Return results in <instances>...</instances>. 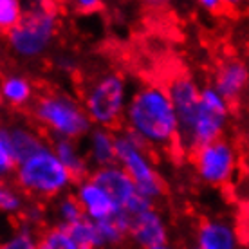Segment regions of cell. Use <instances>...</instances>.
Segmentation results:
<instances>
[{
  "mask_svg": "<svg viewBox=\"0 0 249 249\" xmlns=\"http://www.w3.org/2000/svg\"><path fill=\"white\" fill-rule=\"evenodd\" d=\"M69 233V237L74 240L78 249H101L103 242H101L100 231L94 220L87 218L85 215L69 226H60Z\"/></svg>",
  "mask_w": 249,
  "mask_h": 249,
  "instance_id": "cell-17",
  "label": "cell"
},
{
  "mask_svg": "<svg viewBox=\"0 0 249 249\" xmlns=\"http://www.w3.org/2000/svg\"><path fill=\"white\" fill-rule=\"evenodd\" d=\"M36 249H78L74 240L63 228H53L45 231L36 244Z\"/></svg>",
  "mask_w": 249,
  "mask_h": 249,
  "instance_id": "cell-20",
  "label": "cell"
},
{
  "mask_svg": "<svg viewBox=\"0 0 249 249\" xmlns=\"http://www.w3.org/2000/svg\"><path fill=\"white\" fill-rule=\"evenodd\" d=\"M166 94L177 118V139H181V143L186 146L188 136L192 132L193 121L199 110L200 90L192 78L181 74L170 81Z\"/></svg>",
  "mask_w": 249,
  "mask_h": 249,
  "instance_id": "cell-9",
  "label": "cell"
},
{
  "mask_svg": "<svg viewBox=\"0 0 249 249\" xmlns=\"http://www.w3.org/2000/svg\"><path fill=\"white\" fill-rule=\"evenodd\" d=\"M195 166L199 175L210 184L224 186L231 181L237 166V157L226 141H213L195 150Z\"/></svg>",
  "mask_w": 249,
  "mask_h": 249,
  "instance_id": "cell-8",
  "label": "cell"
},
{
  "mask_svg": "<svg viewBox=\"0 0 249 249\" xmlns=\"http://www.w3.org/2000/svg\"><path fill=\"white\" fill-rule=\"evenodd\" d=\"M90 157L100 166H114L116 162V150H114V136L105 128H96L90 134Z\"/></svg>",
  "mask_w": 249,
  "mask_h": 249,
  "instance_id": "cell-18",
  "label": "cell"
},
{
  "mask_svg": "<svg viewBox=\"0 0 249 249\" xmlns=\"http://www.w3.org/2000/svg\"><path fill=\"white\" fill-rule=\"evenodd\" d=\"M56 24V11L51 6L36 4L25 9L18 24L7 33L9 44L22 56H38L51 44Z\"/></svg>",
  "mask_w": 249,
  "mask_h": 249,
  "instance_id": "cell-5",
  "label": "cell"
},
{
  "mask_svg": "<svg viewBox=\"0 0 249 249\" xmlns=\"http://www.w3.org/2000/svg\"><path fill=\"white\" fill-rule=\"evenodd\" d=\"M144 146H146V143L143 139H139L130 130L114 137L116 161L128 174V177L136 186V192L152 200L161 197L164 192V184H162L159 174L150 164L148 157L144 156Z\"/></svg>",
  "mask_w": 249,
  "mask_h": 249,
  "instance_id": "cell-3",
  "label": "cell"
},
{
  "mask_svg": "<svg viewBox=\"0 0 249 249\" xmlns=\"http://www.w3.org/2000/svg\"><path fill=\"white\" fill-rule=\"evenodd\" d=\"M22 6L17 0H0V33H9L18 24L22 17Z\"/></svg>",
  "mask_w": 249,
  "mask_h": 249,
  "instance_id": "cell-21",
  "label": "cell"
},
{
  "mask_svg": "<svg viewBox=\"0 0 249 249\" xmlns=\"http://www.w3.org/2000/svg\"><path fill=\"white\" fill-rule=\"evenodd\" d=\"M17 166L15 157L9 148V141H7L6 130H0V175H6L13 172V168Z\"/></svg>",
  "mask_w": 249,
  "mask_h": 249,
  "instance_id": "cell-25",
  "label": "cell"
},
{
  "mask_svg": "<svg viewBox=\"0 0 249 249\" xmlns=\"http://www.w3.org/2000/svg\"><path fill=\"white\" fill-rule=\"evenodd\" d=\"M17 166L18 186L33 195L53 197L63 192L72 181L65 166L49 148L40 150Z\"/></svg>",
  "mask_w": 249,
  "mask_h": 249,
  "instance_id": "cell-4",
  "label": "cell"
},
{
  "mask_svg": "<svg viewBox=\"0 0 249 249\" xmlns=\"http://www.w3.org/2000/svg\"><path fill=\"white\" fill-rule=\"evenodd\" d=\"M76 7L80 11H96V7H100V4L96 0H80L76 2Z\"/></svg>",
  "mask_w": 249,
  "mask_h": 249,
  "instance_id": "cell-26",
  "label": "cell"
},
{
  "mask_svg": "<svg viewBox=\"0 0 249 249\" xmlns=\"http://www.w3.org/2000/svg\"><path fill=\"white\" fill-rule=\"evenodd\" d=\"M6 134H7V141H9V148H11V154L15 157L17 164H20L22 161L29 159L36 152L45 148L44 141L33 130H27V128H13V130L6 132Z\"/></svg>",
  "mask_w": 249,
  "mask_h": 249,
  "instance_id": "cell-16",
  "label": "cell"
},
{
  "mask_svg": "<svg viewBox=\"0 0 249 249\" xmlns=\"http://www.w3.org/2000/svg\"><path fill=\"white\" fill-rule=\"evenodd\" d=\"M237 235L231 226L218 220H208L199 228V249H235Z\"/></svg>",
  "mask_w": 249,
  "mask_h": 249,
  "instance_id": "cell-14",
  "label": "cell"
},
{
  "mask_svg": "<svg viewBox=\"0 0 249 249\" xmlns=\"http://www.w3.org/2000/svg\"><path fill=\"white\" fill-rule=\"evenodd\" d=\"M0 100H2V96H0Z\"/></svg>",
  "mask_w": 249,
  "mask_h": 249,
  "instance_id": "cell-30",
  "label": "cell"
},
{
  "mask_svg": "<svg viewBox=\"0 0 249 249\" xmlns=\"http://www.w3.org/2000/svg\"><path fill=\"white\" fill-rule=\"evenodd\" d=\"M58 215L62 218V226H69L83 217V210H81V206L78 204L76 197L67 195V197L62 199V202L58 204Z\"/></svg>",
  "mask_w": 249,
  "mask_h": 249,
  "instance_id": "cell-23",
  "label": "cell"
},
{
  "mask_svg": "<svg viewBox=\"0 0 249 249\" xmlns=\"http://www.w3.org/2000/svg\"><path fill=\"white\" fill-rule=\"evenodd\" d=\"M228 103L213 89L200 90L199 110L186 141L188 148L197 150L217 141L228 121Z\"/></svg>",
  "mask_w": 249,
  "mask_h": 249,
  "instance_id": "cell-7",
  "label": "cell"
},
{
  "mask_svg": "<svg viewBox=\"0 0 249 249\" xmlns=\"http://www.w3.org/2000/svg\"><path fill=\"white\" fill-rule=\"evenodd\" d=\"M200 4H202L204 7H210V9H213V7L218 6V2H215V0H202Z\"/></svg>",
  "mask_w": 249,
  "mask_h": 249,
  "instance_id": "cell-27",
  "label": "cell"
},
{
  "mask_svg": "<svg viewBox=\"0 0 249 249\" xmlns=\"http://www.w3.org/2000/svg\"><path fill=\"white\" fill-rule=\"evenodd\" d=\"M33 114L38 123L47 126L58 139L72 141L74 137L85 136L90 128V119L85 110L62 94L40 96L33 105Z\"/></svg>",
  "mask_w": 249,
  "mask_h": 249,
  "instance_id": "cell-2",
  "label": "cell"
},
{
  "mask_svg": "<svg viewBox=\"0 0 249 249\" xmlns=\"http://www.w3.org/2000/svg\"><path fill=\"white\" fill-rule=\"evenodd\" d=\"M148 249H170L168 246H156V248H148Z\"/></svg>",
  "mask_w": 249,
  "mask_h": 249,
  "instance_id": "cell-28",
  "label": "cell"
},
{
  "mask_svg": "<svg viewBox=\"0 0 249 249\" xmlns=\"http://www.w3.org/2000/svg\"><path fill=\"white\" fill-rule=\"evenodd\" d=\"M85 114L101 128L118 126L124 114V83L118 74H107L94 83L85 98Z\"/></svg>",
  "mask_w": 249,
  "mask_h": 249,
  "instance_id": "cell-6",
  "label": "cell"
},
{
  "mask_svg": "<svg viewBox=\"0 0 249 249\" xmlns=\"http://www.w3.org/2000/svg\"><path fill=\"white\" fill-rule=\"evenodd\" d=\"M76 200L81 206L83 215L90 218V220H94V222L107 220L108 217H112L114 212H116V208L108 200V197L90 181H81Z\"/></svg>",
  "mask_w": 249,
  "mask_h": 249,
  "instance_id": "cell-13",
  "label": "cell"
},
{
  "mask_svg": "<svg viewBox=\"0 0 249 249\" xmlns=\"http://www.w3.org/2000/svg\"><path fill=\"white\" fill-rule=\"evenodd\" d=\"M24 210V202L20 193H17L13 188H2L0 192V212L4 213H18Z\"/></svg>",
  "mask_w": 249,
  "mask_h": 249,
  "instance_id": "cell-24",
  "label": "cell"
},
{
  "mask_svg": "<svg viewBox=\"0 0 249 249\" xmlns=\"http://www.w3.org/2000/svg\"><path fill=\"white\" fill-rule=\"evenodd\" d=\"M2 188H4V184H2V182H0V192H2Z\"/></svg>",
  "mask_w": 249,
  "mask_h": 249,
  "instance_id": "cell-29",
  "label": "cell"
},
{
  "mask_svg": "<svg viewBox=\"0 0 249 249\" xmlns=\"http://www.w3.org/2000/svg\"><path fill=\"white\" fill-rule=\"evenodd\" d=\"M128 130L144 143L168 144L177 139V118L166 90L159 85L139 89L126 107Z\"/></svg>",
  "mask_w": 249,
  "mask_h": 249,
  "instance_id": "cell-1",
  "label": "cell"
},
{
  "mask_svg": "<svg viewBox=\"0 0 249 249\" xmlns=\"http://www.w3.org/2000/svg\"><path fill=\"white\" fill-rule=\"evenodd\" d=\"M36 237L31 231L29 226H24L22 230H18L15 235L7 238L6 242L0 246V249H36Z\"/></svg>",
  "mask_w": 249,
  "mask_h": 249,
  "instance_id": "cell-22",
  "label": "cell"
},
{
  "mask_svg": "<svg viewBox=\"0 0 249 249\" xmlns=\"http://www.w3.org/2000/svg\"><path fill=\"white\" fill-rule=\"evenodd\" d=\"M128 233L144 249L156 248V246H164L166 240H168V231H166L164 220H162L161 215L154 208L148 210V212H143L139 213V215L130 217Z\"/></svg>",
  "mask_w": 249,
  "mask_h": 249,
  "instance_id": "cell-11",
  "label": "cell"
},
{
  "mask_svg": "<svg viewBox=\"0 0 249 249\" xmlns=\"http://www.w3.org/2000/svg\"><path fill=\"white\" fill-rule=\"evenodd\" d=\"M248 85V69L238 60H230L220 65L215 81V92L226 103H237Z\"/></svg>",
  "mask_w": 249,
  "mask_h": 249,
  "instance_id": "cell-12",
  "label": "cell"
},
{
  "mask_svg": "<svg viewBox=\"0 0 249 249\" xmlns=\"http://www.w3.org/2000/svg\"><path fill=\"white\" fill-rule=\"evenodd\" d=\"M33 89L29 85V81L20 76H9L2 81V87H0V96L6 101H9L11 105H24L31 100Z\"/></svg>",
  "mask_w": 249,
  "mask_h": 249,
  "instance_id": "cell-19",
  "label": "cell"
},
{
  "mask_svg": "<svg viewBox=\"0 0 249 249\" xmlns=\"http://www.w3.org/2000/svg\"><path fill=\"white\" fill-rule=\"evenodd\" d=\"M53 154L58 157V161L62 162L65 170L69 172L71 179L81 181L89 172V164L85 157L80 154V150L71 139H56L54 141V150Z\"/></svg>",
  "mask_w": 249,
  "mask_h": 249,
  "instance_id": "cell-15",
  "label": "cell"
},
{
  "mask_svg": "<svg viewBox=\"0 0 249 249\" xmlns=\"http://www.w3.org/2000/svg\"><path fill=\"white\" fill-rule=\"evenodd\" d=\"M90 182L96 184L108 197V200L116 208V212L123 210L126 202L137 193L128 174L123 168H118V166L98 168L90 177Z\"/></svg>",
  "mask_w": 249,
  "mask_h": 249,
  "instance_id": "cell-10",
  "label": "cell"
},
{
  "mask_svg": "<svg viewBox=\"0 0 249 249\" xmlns=\"http://www.w3.org/2000/svg\"><path fill=\"white\" fill-rule=\"evenodd\" d=\"M195 249H199V248H195Z\"/></svg>",
  "mask_w": 249,
  "mask_h": 249,
  "instance_id": "cell-31",
  "label": "cell"
}]
</instances>
